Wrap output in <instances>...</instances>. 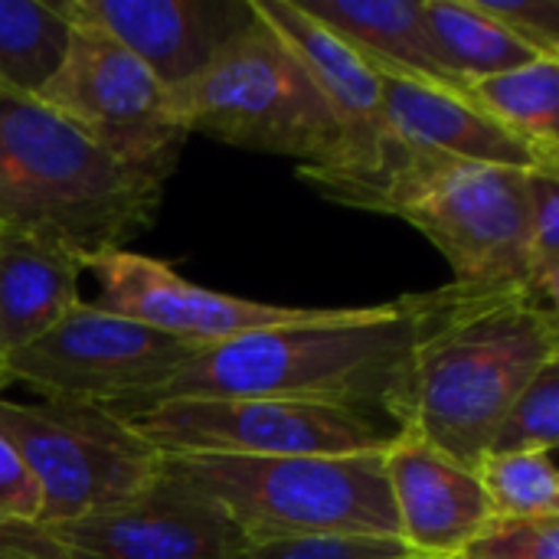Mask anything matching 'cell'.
<instances>
[{
	"label": "cell",
	"mask_w": 559,
	"mask_h": 559,
	"mask_svg": "<svg viewBox=\"0 0 559 559\" xmlns=\"http://www.w3.org/2000/svg\"><path fill=\"white\" fill-rule=\"evenodd\" d=\"M495 518L544 521L559 518V472L554 452L485 455L475 468Z\"/></svg>",
	"instance_id": "22"
},
{
	"label": "cell",
	"mask_w": 559,
	"mask_h": 559,
	"mask_svg": "<svg viewBox=\"0 0 559 559\" xmlns=\"http://www.w3.org/2000/svg\"><path fill=\"white\" fill-rule=\"evenodd\" d=\"M82 259L49 229L0 223V357L46 334L79 298Z\"/></svg>",
	"instance_id": "17"
},
{
	"label": "cell",
	"mask_w": 559,
	"mask_h": 559,
	"mask_svg": "<svg viewBox=\"0 0 559 559\" xmlns=\"http://www.w3.org/2000/svg\"><path fill=\"white\" fill-rule=\"evenodd\" d=\"M229 559H416L396 537H305L242 544Z\"/></svg>",
	"instance_id": "25"
},
{
	"label": "cell",
	"mask_w": 559,
	"mask_h": 559,
	"mask_svg": "<svg viewBox=\"0 0 559 559\" xmlns=\"http://www.w3.org/2000/svg\"><path fill=\"white\" fill-rule=\"evenodd\" d=\"M10 386V380H7V370H3V357H0V396H3V390Z\"/></svg>",
	"instance_id": "29"
},
{
	"label": "cell",
	"mask_w": 559,
	"mask_h": 559,
	"mask_svg": "<svg viewBox=\"0 0 559 559\" xmlns=\"http://www.w3.org/2000/svg\"><path fill=\"white\" fill-rule=\"evenodd\" d=\"M465 98L491 121L559 160V59H534L501 75L468 82Z\"/></svg>",
	"instance_id": "20"
},
{
	"label": "cell",
	"mask_w": 559,
	"mask_h": 559,
	"mask_svg": "<svg viewBox=\"0 0 559 559\" xmlns=\"http://www.w3.org/2000/svg\"><path fill=\"white\" fill-rule=\"evenodd\" d=\"M413 347V295L377 308H324L298 324L203 347L121 419L180 396H269L337 406L406 432Z\"/></svg>",
	"instance_id": "2"
},
{
	"label": "cell",
	"mask_w": 559,
	"mask_h": 559,
	"mask_svg": "<svg viewBox=\"0 0 559 559\" xmlns=\"http://www.w3.org/2000/svg\"><path fill=\"white\" fill-rule=\"evenodd\" d=\"M559 442V360L547 364L498 423L488 455L554 452Z\"/></svg>",
	"instance_id": "23"
},
{
	"label": "cell",
	"mask_w": 559,
	"mask_h": 559,
	"mask_svg": "<svg viewBox=\"0 0 559 559\" xmlns=\"http://www.w3.org/2000/svg\"><path fill=\"white\" fill-rule=\"evenodd\" d=\"M252 7L285 39L337 118L344 154L334 167L377 157L390 138L380 115V75L347 43L305 16L292 0H252Z\"/></svg>",
	"instance_id": "16"
},
{
	"label": "cell",
	"mask_w": 559,
	"mask_h": 559,
	"mask_svg": "<svg viewBox=\"0 0 559 559\" xmlns=\"http://www.w3.org/2000/svg\"><path fill=\"white\" fill-rule=\"evenodd\" d=\"M475 7L537 56L559 59V0H475Z\"/></svg>",
	"instance_id": "27"
},
{
	"label": "cell",
	"mask_w": 559,
	"mask_h": 559,
	"mask_svg": "<svg viewBox=\"0 0 559 559\" xmlns=\"http://www.w3.org/2000/svg\"><path fill=\"white\" fill-rule=\"evenodd\" d=\"M167 111L187 134L295 157L298 167H334L344 154L324 95L259 13L200 75L167 88Z\"/></svg>",
	"instance_id": "6"
},
{
	"label": "cell",
	"mask_w": 559,
	"mask_h": 559,
	"mask_svg": "<svg viewBox=\"0 0 559 559\" xmlns=\"http://www.w3.org/2000/svg\"><path fill=\"white\" fill-rule=\"evenodd\" d=\"M380 115L396 141L429 154L508 170H559V160L544 157L537 147L491 121L465 95L380 75Z\"/></svg>",
	"instance_id": "15"
},
{
	"label": "cell",
	"mask_w": 559,
	"mask_h": 559,
	"mask_svg": "<svg viewBox=\"0 0 559 559\" xmlns=\"http://www.w3.org/2000/svg\"><path fill=\"white\" fill-rule=\"evenodd\" d=\"M527 295L557 311L559 301V170L527 174Z\"/></svg>",
	"instance_id": "24"
},
{
	"label": "cell",
	"mask_w": 559,
	"mask_h": 559,
	"mask_svg": "<svg viewBox=\"0 0 559 559\" xmlns=\"http://www.w3.org/2000/svg\"><path fill=\"white\" fill-rule=\"evenodd\" d=\"M59 7L69 43L36 98L128 170L167 183L190 138L167 111V88L108 29L72 13L66 0Z\"/></svg>",
	"instance_id": "8"
},
{
	"label": "cell",
	"mask_w": 559,
	"mask_h": 559,
	"mask_svg": "<svg viewBox=\"0 0 559 559\" xmlns=\"http://www.w3.org/2000/svg\"><path fill=\"white\" fill-rule=\"evenodd\" d=\"M459 559H559V518L504 521L495 518Z\"/></svg>",
	"instance_id": "26"
},
{
	"label": "cell",
	"mask_w": 559,
	"mask_h": 559,
	"mask_svg": "<svg viewBox=\"0 0 559 559\" xmlns=\"http://www.w3.org/2000/svg\"><path fill=\"white\" fill-rule=\"evenodd\" d=\"M527 174L429 154L393 134L377 157L344 167H298L321 197L419 229L462 285L527 288Z\"/></svg>",
	"instance_id": "3"
},
{
	"label": "cell",
	"mask_w": 559,
	"mask_h": 559,
	"mask_svg": "<svg viewBox=\"0 0 559 559\" xmlns=\"http://www.w3.org/2000/svg\"><path fill=\"white\" fill-rule=\"evenodd\" d=\"M239 547L226 514L167 475L115 511L0 527V559H229Z\"/></svg>",
	"instance_id": "11"
},
{
	"label": "cell",
	"mask_w": 559,
	"mask_h": 559,
	"mask_svg": "<svg viewBox=\"0 0 559 559\" xmlns=\"http://www.w3.org/2000/svg\"><path fill=\"white\" fill-rule=\"evenodd\" d=\"M416 559H423V557H416Z\"/></svg>",
	"instance_id": "30"
},
{
	"label": "cell",
	"mask_w": 559,
	"mask_h": 559,
	"mask_svg": "<svg viewBox=\"0 0 559 559\" xmlns=\"http://www.w3.org/2000/svg\"><path fill=\"white\" fill-rule=\"evenodd\" d=\"M413 301L406 436L478 468L518 393L559 360V314L524 285L449 282Z\"/></svg>",
	"instance_id": "1"
},
{
	"label": "cell",
	"mask_w": 559,
	"mask_h": 559,
	"mask_svg": "<svg viewBox=\"0 0 559 559\" xmlns=\"http://www.w3.org/2000/svg\"><path fill=\"white\" fill-rule=\"evenodd\" d=\"M197 344L160 334L147 324L79 301L46 334L3 357L10 383H23L39 400H79L128 413L160 390Z\"/></svg>",
	"instance_id": "10"
},
{
	"label": "cell",
	"mask_w": 559,
	"mask_h": 559,
	"mask_svg": "<svg viewBox=\"0 0 559 559\" xmlns=\"http://www.w3.org/2000/svg\"><path fill=\"white\" fill-rule=\"evenodd\" d=\"M82 272H88L98 285V298L92 305L131 318L138 324H147L177 341L197 344L200 350L265 328L298 324L321 311V308L262 305V301L210 292L177 275L167 262L128 249L102 252L88 259Z\"/></svg>",
	"instance_id": "12"
},
{
	"label": "cell",
	"mask_w": 559,
	"mask_h": 559,
	"mask_svg": "<svg viewBox=\"0 0 559 559\" xmlns=\"http://www.w3.org/2000/svg\"><path fill=\"white\" fill-rule=\"evenodd\" d=\"M383 455H164V475L213 501L242 544L305 537L400 540Z\"/></svg>",
	"instance_id": "5"
},
{
	"label": "cell",
	"mask_w": 559,
	"mask_h": 559,
	"mask_svg": "<svg viewBox=\"0 0 559 559\" xmlns=\"http://www.w3.org/2000/svg\"><path fill=\"white\" fill-rule=\"evenodd\" d=\"M164 183L128 170L36 95L0 88V223L56 233L82 265L160 213Z\"/></svg>",
	"instance_id": "4"
},
{
	"label": "cell",
	"mask_w": 559,
	"mask_h": 559,
	"mask_svg": "<svg viewBox=\"0 0 559 559\" xmlns=\"http://www.w3.org/2000/svg\"><path fill=\"white\" fill-rule=\"evenodd\" d=\"M305 16L347 43L373 72L465 95V82L445 72L426 33L423 0H292Z\"/></svg>",
	"instance_id": "18"
},
{
	"label": "cell",
	"mask_w": 559,
	"mask_h": 559,
	"mask_svg": "<svg viewBox=\"0 0 559 559\" xmlns=\"http://www.w3.org/2000/svg\"><path fill=\"white\" fill-rule=\"evenodd\" d=\"M69 20L59 0H0V88L39 95L66 56Z\"/></svg>",
	"instance_id": "21"
},
{
	"label": "cell",
	"mask_w": 559,
	"mask_h": 559,
	"mask_svg": "<svg viewBox=\"0 0 559 559\" xmlns=\"http://www.w3.org/2000/svg\"><path fill=\"white\" fill-rule=\"evenodd\" d=\"M423 20L439 62L465 85L544 59L481 13L475 0H423Z\"/></svg>",
	"instance_id": "19"
},
{
	"label": "cell",
	"mask_w": 559,
	"mask_h": 559,
	"mask_svg": "<svg viewBox=\"0 0 559 559\" xmlns=\"http://www.w3.org/2000/svg\"><path fill=\"white\" fill-rule=\"evenodd\" d=\"M386 488L400 540L423 559H459L495 521L475 468L459 465L416 436H400L386 455Z\"/></svg>",
	"instance_id": "14"
},
{
	"label": "cell",
	"mask_w": 559,
	"mask_h": 559,
	"mask_svg": "<svg viewBox=\"0 0 559 559\" xmlns=\"http://www.w3.org/2000/svg\"><path fill=\"white\" fill-rule=\"evenodd\" d=\"M0 436L39 491L33 524L124 508L164 475V452L108 406L79 400L13 403L0 396Z\"/></svg>",
	"instance_id": "7"
},
{
	"label": "cell",
	"mask_w": 559,
	"mask_h": 559,
	"mask_svg": "<svg viewBox=\"0 0 559 559\" xmlns=\"http://www.w3.org/2000/svg\"><path fill=\"white\" fill-rule=\"evenodd\" d=\"M39 518V491L16 452L0 436V527L33 524Z\"/></svg>",
	"instance_id": "28"
},
{
	"label": "cell",
	"mask_w": 559,
	"mask_h": 559,
	"mask_svg": "<svg viewBox=\"0 0 559 559\" xmlns=\"http://www.w3.org/2000/svg\"><path fill=\"white\" fill-rule=\"evenodd\" d=\"M164 455H370L403 432L321 403L269 396H180L124 416Z\"/></svg>",
	"instance_id": "9"
},
{
	"label": "cell",
	"mask_w": 559,
	"mask_h": 559,
	"mask_svg": "<svg viewBox=\"0 0 559 559\" xmlns=\"http://www.w3.org/2000/svg\"><path fill=\"white\" fill-rule=\"evenodd\" d=\"M108 29L164 88L200 75L252 20V0H66Z\"/></svg>",
	"instance_id": "13"
}]
</instances>
